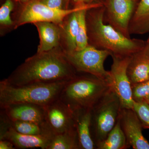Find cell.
I'll list each match as a JSON object with an SVG mask.
<instances>
[{
  "label": "cell",
  "instance_id": "obj_34",
  "mask_svg": "<svg viewBox=\"0 0 149 149\" xmlns=\"http://www.w3.org/2000/svg\"><path fill=\"white\" fill-rule=\"evenodd\" d=\"M147 103H148V104H149V100L148 101L146 102Z\"/></svg>",
  "mask_w": 149,
  "mask_h": 149
},
{
  "label": "cell",
  "instance_id": "obj_10",
  "mask_svg": "<svg viewBox=\"0 0 149 149\" xmlns=\"http://www.w3.org/2000/svg\"><path fill=\"white\" fill-rule=\"evenodd\" d=\"M118 118L128 146L134 149H149L148 141L142 133V123L134 110L121 107Z\"/></svg>",
  "mask_w": 149,
  "mask_h": 149
},
{
  "label": "cell",
  "instance_id": "obj_20",
  "mask_svg": "<svg viewBox=\"0 0 149 149\" xmlns=\"http://www.w3.org/2000/svg\"><path fill=\"white\" fill-rule=\"evenodd\" d=\"M48 149H81L76 128L56 134Z\"/></svg>",
  "mask_w": 149,
  "mask_h": 149
},
{
  "label": "cell",
  "instance_id": "obj_22",
  "mask_svg": "<svg viewBox=\"0 0 149 149\" xmlns=\"http://www.w3.org/2000/svg\"><path fill=\"white\" fill-rule=\"evenodd\" d=\"M94 7H96L86 8L77 11L78 28H77V39H76V46H77L76 51L83 49L89 45L88 30H87V23H86V14L88 10Z\"/></svg>",
  "mask_w": 149,
  "mask_h": 149
},
{
  "label": "cell",
  "instance_id": "obj_14",
  "mask_svg": "<svg viewBox=\"0 0 149 149\" xmlns=\"http://www.w3.org/2000/svg\"><path fill=\"white\" fill-rule=\"evenodd\" d=\"M33 24L37 28L40 37V44L37 52H49L61 48V29L60 24L46 22H35Z\"/></svg>",
  "mask_w": 149,
  "mask_h": 149
},
{
  "label": "cell",
  "instance_id": "obj_30",
  "mask_svg": "<svg viewBox=\"0 0 149 149\" xmlns=\"http://www.w3.org/2000/svg\"><path fill=\"white\" fill-rule=\"evenodd\" d=\"M70 2H71V0H64V9H67L70 8L69 5L70 3Z\"/></svg>",
  "mask_w": 149,
  "mask_h": 149
},
{
  "label": "cell",
  "instance_id": "obj_11",
  "mask_svg": "<svg viewBox=\"0 0 149 149\" xmlns=\"http://www.w3.org/2000/svg\"><path fill=\"white\" fill-rule=\"evenodd\" d=\"M45 109L46 121L56 134L75 128L73 111L59 98L45 106Z\"/></svg>",
  "mask_w": 149,
  "mask_h": 149
},
{
  "label": "cell",
  "instance_id": "obj_8",
  "mask_svg": "<svg viewBox=\"0 0 149 149\" xmlns=\"http://www.w3.org/2000/svg\"><path fill=\"white\" fill-rule=\"evenodd\" d=\"M112 64L110 70V84L120 100L121 107L133 109L131 84L127 73V68L131 56L121 57L112 55Z\"/></svg>",
  "mask_w": 149,
  "mask_h": 149
},
{
  "label": "cell",
  "instance_id": "obj_9",
  "mask_svg": "<svg viewBox=\"0 0 149 149\" xmlns=\"http://www.w3.org/2000/svg\"><path fill=\"white\" fill-rule=\"evenodd\" d=\"M138 2L136 0H105L104 21L130 38L129 25Z\"/></svg>",
  "mask_w": 149,
  "mask_h": 149
},
{
  "label": "cell",
  "instance_id": "obj_16",
  "mask_svg": "<svg viewBox=\"0 0 149 149\" xmlns=\"http://www.w3.org/2000/svg\"><path fill=\"white\" fill-rule=\"evenodd\" d=\"M102 6H103L102 4L99 3L89 7ZM78 10L74 12L67 16L63 23L60 24L61 29V48L65 53L72 52L76 50L77 48L76 39L78 28L77 12Z\"/></svg>",
  "mask_w": 149,
  "mask_h": 149
},
{
  "label": "cell",
  "instance_id": "obj_18",
  "mask_svg": "<svg viewBox=\"0 0 149 149\" xmlns=\"http://www.w3.org/2000/svg\"><path fill=\"white\" fill-rule=\"evenodd\" d=\"M131 35L149 33V0H139L129 25Z\"/></svg>",
  "mask_w": 149,
  "mask_h": 149
},
{
  "label": "cell",
  "instance_id": "obj_2",
  "mask_svg": "<svg viewBox=\"0 0 149 149\" xmlns=\"http://www.w3.org/2000/svg\"><path fill=\"white\" fill-rule=\"evenodd\" d=\"M104 6L88 10L86 12L88 43L111 55L131 56L143 49L146 41L128 38L104 21Z\"/></svg>",
  "mask_w": 149,
  "mask_h": 149
},
{
  "label": "cell",
  "instance_id": "obj_31",
  "mask_svg": "<svg viewBox=\"0 0 149 149\" xmlns=\"http://www.w3.org/2000/svg\"><path fill=\"white\" fill-rule=\"evenodd\" d=\"M22 2L24 3H27V2L29 1H31V0H20Z\"/></svg>",
  "mask_w": 149,
  "mask_h": 149
},
{
  "label": "cell",
  "instance_id": "obj_13",
  "mask_svg": "<svg viewBox=\"0 0 149 149\" xmlns=\"http://www.w3.org/2000/svg\"><path fill=\"white\" fill-rule=\"evenodd\" d=\"M55 135H24L17 132L10 125L5 131L0 134V140L6 139L11 141L16 148L48 149Z\"/></svg>",
  "mask_w": 149,
  "mask_h": 149
},
{
  "label": "cell",
  "instance_id": "obj_7",
  "mask_svg": "<svg viewBox=\"0 0 149 149\" xmlns=\"http://www.w3.org/2000/svg\"><path fill=\"white\" fill-rule=\"evenodd\" d=\"M64 54L70 64L78 72L88 73L110 83V72L105 69L104 63L111 54L88 45L79 51Z\"/></svg>",
  "mask_w": 149,
  "mask_h": 149
},
{
  "label": "cell",
  "instance_id": "obj_12",
  "mask_svg": "<svg viewBox=\"0 0 149 149\" xmlns=\"http://www.w3.org/2000/svg\"><path fill=\"white\" fill-rule=\"evenodd\" d=\"M2 109L11 121H27L43 123L46 120L45 107L28 103L11 104Z\"/></svg>",
  "mask_w": 149,
  "mask_h": 149
},
{
  "label": "cell",
  "instance_id": "obj_23",
  "mask_svg": "<svg viewBox=\"0 0 149 149\" xmlns=\"http://www.w3.org/2000/svg\"><path fill=\"white\" fill-rule=\"evenodd\" d=\"M132 98L136 102L149 100V80L131 84Z\"/></svg>",
  "mask_w": 149,
  "mask_h": 149
},
{
  "label": "cell",
  "instance_id": "obj_6",
  "mask_svg": "<svg viewBox=\"0 0 149 149\" xmlns=\"http://www.w3.org/2000/svg\"><path fill=\"white\" fill-rule=\"evenodd\" d=\"M97 4L84 5L69 9H54L47 6L40 0H31L20 9L14 21V29L24 24L37 22H50L61 24L67 16L72 13L82 9Z\"/></svg>",
  "mask_w": 149,
  "mask_h": 149
},
{
  "label": "cell",
  "instance_id": "obj_17",
  "mask_svg": "<svg viewBox=\"0 0 149 149\" xmlns=\"http://www.w3.org/2000/svg\"><path fill=\"white\" fill-rule=\"evenodd\" d=\"M127 73L131 84L149 80V56L143 49L131 56Z\"/></svg>",
  "mask_w": 149,
  "mask_h": 149
},
{
  "label": "cell",
  "instance_id": "obj_5",
  "mask_svg": "<svg viewBox=\"0 0 149 149\" xmlns=\"http://www.w3.org/2000/svg\"><path fill=\"white\" fill-rule=\"evenodd\" d=\"M120 108V100L111 88L91 109V131L96 146L114 127Z\"/></svg>",
  "mask_w": 149,
  "mask_h": 149
},
{
  "label": "cell",
  "instance_id": "obj_32",
  "mask_svg": "<svg viewBox=\"0 0 149 149\" xmlns=\"http://www.w3.org/2000/svg\"><path fill=\"white\" fill-rule=\"evenodd\" d=\"M15 1H16L17 2H19L20 1V0H15Z\"/></svg>",
  "mask_w": 149,
  "mask_h": 149
},
{
  "label": "cell",
  "instance_id": "obj_21",
  "mask_svg": "<svg viewBox=\"0 0 149 149\" xmlns=\"http://www.w3.org/2000/svg\"><path fill=\"white\" fill-rule=\"evenodd\" d=\"M10 125L18 133L24 135H37L56 134L47 123H43L22 121H11Z\"/></svg>",
  "mask_w": 149,
  "mask_h": 149
},
{
  "label": "cell",
  "instance_id": "obj_4",
  "mask_svg": "<svg viewBox=\"0 0 149 149\" xmlns=\"http://www.w3.org/2000/svg\"><path fill=\"white\" fill-rule=\"evenodd\" d=\"M67 81L32 83L14 86L0 82V107L28 103L46 106L59 98Z\"/></svg>",
  "mask_w": 149,
  "mask_h": 149
},
{
  "label": "cell",
  "instance_id": "obj_29",
  "mask_svg": "<svg viewBox=\"0 0 149 149\" xmlns=\"http://www.w3.org/2000/svg\"><path fill=\"white\" fill-rule=\"evenodd\" d=\"M143 50L149 56V36L148 39L146 41V45L143 48Z\"/></svg>",
  "mask_w": 149,
  "mask_h": 149
},
{
  "label": "cell",
  "instance_id": "obj_15",
  "mask_svg": "<svg viewBox=\"0 0 149 149\" xmlns=\"http://www.w3.org/2000/svg\"><path fill=\"white\" fill-rule=\"evenodd\" d=\"M92 109L74 111V119L81 149H96L91 131Z\"/></svg>",
  "mask_w": 149,
  "mask_h": 149
},
{
  "label": "cell",
  "instance_id": "obj_28",
  "mask_svg": "<svg viewBox=\"0 0 149 149\" xmlns=\"http://www.w3.org/2000/svg\"><path fill=\"white\" fill-rule=\"evenodd\" d=\"M0 149H15L16 148L11 141L6 139H2L0 140Z\"/></svg>",
  "mask_w": 149,
  "mask_h": 149
},
{
  "label": "cell",
  "instance_id": "obj_27",
  "mask_svg": "<svg viewBox=\"0 0 149 149\" xmlns=\"http://www.w3.org/2000/svg\"><path fill=\"white\" fill-rule=\"evenodd\" d=\"M105 1V0H71L70 3L72 4L73 7H75L94 3H102L103 4Z\"/></svg>",
  "mask_w": 149,
  "mask_h": 149
},
{
  "label": "cell",
  "instance_id": "obj_1",
  "mask_svg": "<svg viewBox=\"0 0 149 149\" xmlns=\"http://www.w3.org/2000/svg\"><path fill=\"white\" fill-rule=\"evenodd\" d=\"M78 73L59 48L49 52H37L26 59L2 81L14 86L52 83L69 80Z\"/></svg>",
  "mask_w": 149,
  "mask_h": 149
},
{
  "label": "cell",
  "instance_id": "obj_24",
  "mask_svg": "<svg viewBox=\"0 0 149 149\" xmlns=\"http://www.w3.org/2000/svg\"><path fill=\"white\" fill-rule=\"evenodd\" d=\"M14 3L12 0H6L0 8V24L1 27H13L14 22L10 16L11 13L13 10Z\"/></svg>",
  "mask_w": 149,
  "mask_h": 149
},
{
  "label": "cell",
  "instance_id": "obj_33",
  "mask_svg": "<svg viewBox=\"0 0 149 149\" xmlns=\"http://www.w3.org/2000/svg\"><path fill=\"white\" fill-rule=\"evenodd\" d=\"M136 1L137 2H139V0H136Z\"/></svg>",
  "mask_w": 149,
  "mask_h": 149
},
{
  "label": "cell",
  "instance_id": "obj_26",
  "mask_svg": "<svg viewBox=\"0 0 149 149\" xmlns=\"http://www.w3.org/2000/svg\"><path fill=\"white\" fill-rule=\"evenodd\" d=\"M47 6L54 9H64V0H40Z\"/></svg>",
  "mask_w": 149,
  "mask_h": 149
},
{
  "label": "cell",
  "instance_id": "obj_3",
  "mask_svg": "<svg viewBox=\"0 0 149 149\" xmlns=\"http://www.w3.org/2000/svg\"><path fill=\"white\" fill-rule=\"evenodd\" d=\"M111 88L105 80L88 73L78 72L67 81L59 98L72 111L92 109Z\"/></svg>",
  "mask_w": 149,
  "mask_h": 149
},
{
  "label": "cell",
  "instance_id": "obj_19",
  "mask_svg": "<svg viewBox=\"0 0 149 149\" xmlns=\"http://www.w3.org/2000/svg\"><path fill=\"white\" fill-rule=\"evenodd\" d=\"M129 148L118 118L116 124L106 139L96 145L97 149H125Z\"/></svg>",
  "mask_w": 149,
  "mask_h": 149
},
{
  "label": "cell",
  "instance_id": "obj_25",
  "mask_svg": "<svg viewBox=\"0 0 149 149\" xmlns=\"http://www.w3.org/2000/svg\"><path fill=\"white\" fill-rule=\"evenodd\" d=\"M133 109L142 123L143 128L149 129V104L147 102H134Z\"/></svg>",
  "mask_w": 149,
  "mask_h": 149
}]
</instances>
